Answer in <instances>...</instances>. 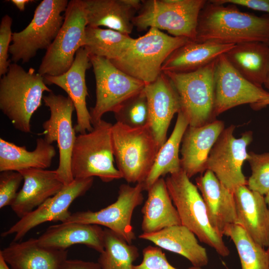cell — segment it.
Listing matches in <instances>:
<instances>
[{
    "label": "cell",
    "mask_w": 269,
    "mask_h": 269,
    "mask_svg": "<svg viewBox=\"0 0 269 269\" xmlns=\"http://www.w3.org/2000/svg\"><path fill=\"white\" fill-rule=\"evenodd\" d=\"M195 41L236 45L259 41L269 45V14L257 16L232 4L207 0L199 15Z\"/></svg>",
    "instance_id": "cell-1"
},
{
    "label": "cell",
    "mask_w": 269,
    "mask_h": 269,
    "mask_svg": "<svg viewBox=\"0 0 269 269\" xmlns=\"http://www.w3.org/2000/svg\"><path fill=\"white\" fill-rule=\"evenodd\" d=\"M45 91L52 92L44 77L34 68L26 71L17 63H11L0 79V110L15 129L31 133V117L41 105Z\"/></svg>",
    "instance_id": "cell-2"
},
{
    "label": "cell",
    "mask_w": 269,
    "mask_h": 269,
    "mask_svg": "<svg viewBox=\"0 0 269 269\" xmlns=\"http://www.w3.org/2000/svg\"><path fill=\"white\" fill-rule=\"evenodd\" d=\"M112 140L122 178L128 183H143L160 148L148 124L134 128L117 122L112 126Z\"/></svg>",
    "instance_id": "cell-3"
},
{
    "label": "cell",
    "mask_w": 269,
    "mask_h": 269,
    "mask_svg": "<svg viewBox=\"0 0 269 269\" xmlns=\"http://www.w3.org/2000/svg\"><path fill=\"white\" fill-rule=\"evenodd\" d=\"M190 41L151 27L144 35L134 38L121 57L111 62L126 74L147 85L154 81L161 73L162 66L168 57Z\"/></svg>",
    "instance_id": "cell-4"
},
{
    "label": "cell",
    "mask_w": 269,
    "mask_h": 269,
    "mask_svg": "<svg viewBox=\"0 0 269 269\" xmlns=\"http://www.w3.org/2000/svg\"><path fill=\"white\" fill-rule=\"evenodd\" d=\"M167 187L178 213L181 225L192 231L199 240L226 257L230 250L223 237L211 226L204 200L196 185L182 169L165 179Z\"/></svg>",
    "instance_id": "cell-5"
},
{
    "label": "cell",
    "mask_w": 269,
    "mask_h": 269,
    "mask_svg": "<svg viewBox=\"0 0 269 269\" xmlns=\"http://www.w3.org/2000/svg\"><path fill=\"white\" fill-rule=\"evenodd\" d=\"M113 125L103 120L92 131L76 136L71 157L74 178L98 177L104 182L122 178L114 164Z\"/></svg>",
    "instance_id": "cell-6"
},
{
    "label": "cell",
    "mask_w": 269,
    "mask_h": 269,
    "mask_svg": "<svg viewBox=\"0 0 269 269\" xmlns=\"http://www.w3.org/2000/svg\"><path fill=\"white\" fill-rule=\"evenodd\" d=\"M206 0H144L133 20L138 31L163 29L195 41L198 19Z\"/></svg>",
    "instance_id": "cell-7"
},
{
    "label": "cell",
    "mask_w": 269,
    "mask_h": 269,
    "mask_svg": "<svg viewBox=\"0 0 269 269\" xmlns=\"http://www.w3.org/2000/svg\"><path fill=\"white\" fill-rule=\"evenodd\" d=\"M68 3L67 0H43L40 2L27 26L12 33L9 53L13 63H27L38 50L49 48L63 25L64 14H62Z\"/></svg>",
    "instance_id": "cell-8"
},
{
    "label": "cell",
    "mask_w": 269,
    "mask_h": 269,
    "mask_svg": "<svg viewBox=\"0 0 269 269\" xmlns=\"http://www.w3.org/2000/svg\"><path fill=\"white\" fill-rule=\"evenodd\" d=\"M216 60L192 72H163L177 91L180 111L187 119L189 126H203L215 117L214 73Z\"/></svg>",
    "instance_id": "cell-9"
},
{
    "label": "cell",
    "mask_w": 269,
    "mask_h": 269,
    "mask_svg": "<svg viewBox=\"0 0 269 269\" xmlns=\"http://www.w3.org/2000/svg\"><path fill=\"white\" fill-rule=\"evenodd\" d=\"M96 85V101L90 114L92 126L99 123L104 114L116 113L129 99L141 92L145 84L126 74L110 60L90 56Z\"/></svg>",
    "instance_id": "cell-10"
},
{
    "label": "cell",
    "mask_w": 269,
    "mask_h": 269,
    "mask_svg": "<svg viewBox=\"0 0 269 269\" xmlns=\"http://www.w3.org/2000/svg\"><path fill=\"white\" fill-rule=\"evenodd\" d=\"M87 26L82 0L69 1L63 25L46 50L37 72L42 76H56L66 72L71 67L77 52L83 47Z\"/></svg>",
    "instance_id": "cell-11"
},
{
    "label": "cell",
    "mask_w": 269,
    "mask_h": 269,
    "mask_svg": "<svg viewBox=\"0 0 269 269\" xmlns=\"http://www.w3.org/2000/svg\"><path fill=\"white\" fill-rule=\"evenodd\" d=\"M43 101L50 112L49 118L42 124L44 138L49 143L56 141L59 153L58 168L55 170L59 179L66 185L74 179L71 171V157L76 138L72 116L75 110L69 97L52 92L44 96Z\"/></svg>",
    "instance_id": "cell-12"
},
{
    "label": "cell",
    "mask_w": 269,
    "mask_h": 269,
    "mask_svg": "<svg viewBox=\"0 0 269 269\" xmlns=\"http://www.w3.org/2000/svg\"><path fill=\"white\" fill-rule=\"evenodd\" d=\"M235 129L233 125L224 129L210 151L206 165V170L213 172L233 193L238 187L247 185L242 166L248 158L247 147L253 140L251 131L236 138L233 134Z\"/></svg>",
    "instance_id": "cell-13"
},
{
    "label": "cell",
    "mask_w": 269,
    "mask_h": 269,
    "mask_svg": "<svg viewBox=\"0 0 269 269\" xmlns=\"http://www.w3.org/2000/svg\"><path fill=\"white\" fill-rule=\"evenodd\" d=\"M142 183L134 186L122 184L119 189L117 200L97 211L90 210L71 213L63 223H81L95 224L106 227L122 237L129 244L135 239L132 225L133 212L143 200Z\"/></svg>",
    "instance_id": "cell-14"
},
{
    "label": "cell",
    "mask_w": 269,
    "mask_h": 269,
    "mask_svg": "<svg viewBox=\"0 0 269 269\" xmlns=\"http://www.w3.org/2000/svg\"><path fill=\"white\" fill-rule=\"evenodd\" d=\"M214 85L215 116L235 107L245 104L252 105L269 97V92L243 77L224 54L216 60Z\"/></svg>",
    "instance_id": "cell-15"
},
{
    "label": "cell",
    "mask_w": 269,
    "mask_h": 269,
    "mask_svg": "<svg viewBox=\"0 0 269 269\" xmlns=\"http://www.w3.org/2000/svg\"><path fill=\"white\" fill-rule=\"evenodd\" d=\"M93 177L75 178L65 185L57 194L49 198L41 205L23 217L9 229L1 234L5 237L14 234L13 242H17L29 231L48 221L64 222L71 213L68 209L77 198L84 195L93 183Z\"/></svg>",
    "instance_id": "cell-16"
},
{
    "label": "cell",
    "mask_w": 269,
    "mask_h": 269,
    "mask_svg": "<svg viewBox=\"0 0 269 269\" xmlns=\"http://www.w3.org/2000/svg\"><path fill=\"white\" fill-rule=\"evenodd\" d=\"M91 66L87 51L81 47L77 52L71 67L66 72L59 76H43L46 85L59 87L72 100L77 115V124L74 129L79 134L91 132L93 129L90 112L87 107L88 93L85 80L86 72Z\"/></svg>",
    "instance_id": "cell-17"
},
{
    "label": "cell",
    "mask_w": 269,
    "mask_h": 269,
    "mask_svg": "<svg viewBox=\"0 0 269 269\" xmlns=\"http://www.w3.org/2000/svg\"><path fill=\"white\" fill-rule=\"evenodd\" d=\"M144 92L148 108V125L160 148L166 141L171 121L181 110L177 91L163 72L153 82L145 85Z\"/></svg>",
    "instance_id": "cell-18"
},
{
    "label": "cell",
    "mask_w": 269,
    "mask_h": 269,
    "mask_svg": "<svg viewBox=\"0 0 269 269\" xmlns=\"http://www.w3.org/2000/svg\"><path fill=\"white\" fill-rule=\"evenodd\" d=\"M196 185L205 202L212 227L223 237L225 230L237 223L234 193L209 170L196 179Z\"/></svg>",
    "instance_id": "cell-19"
},
{
    "label": "cell",
    "mask_w": 269,
    "mask_h": 269,
    "mask_svg": "<svg viewBox=\"0 0 269 269\" xmlns=\"http://www.w3.org/2000/svg\"><path fill=\"white\" fill-rule=\"evenodd\" d=\"M224 129V122L219 120L188 126L182 140L180 163L189 178L206 170L210 151Z\"/></svg>",
    "instance_id": "cell-20"
},
{
    "label": "cell",
    "mask_w": 269,
    "mask_h": 269,
    "mask_svg": "<svg viewBox=\"0 0 269 269\" xmlns=\"http://www.w3.org/2000/svg\"><path fill=\"white\" fill-rule=\"evenodd\" d=\"M18 172L23 176V184L10 206L19 218L35 209L65 185L55 170L29 168Z\"/></svg>",
    "instance_id": "cell-21"
},
{
    "label": "cell",
    "mask_w": 269,
    "mask_h": 269,
    "mask_svg": "<svg viewBox=\"0 0 269 269\" xmlns=\"http://www.w3.org/2000/svg\"><path fill=\"white\" fill-rule=\"evenodd\" d=\"M237 223L257 243L269 245V209L265 196L250 190L247 185L234 192Z\"/></svg>",
    "instance_id": "cell-22"
},
{
    "label": "cell",
    "mask_w": 269,
    "mask_h": 269,
    "mask_svg": "<svg viewBox=\"0 0 269 269\" xmlns=\"http://www.w3.org/2000/svg\"><path fill=\"white\" fill-rule=\"evenodd\" d=\"M87 26H103L128 35L134 26L133 20L139 10V0H82Z\"/></svg>",
    "instance_id": "cell-23"
},
{
    "label": "cell",
    "mask_w": 269,
    "mask_h": 269,
    "mask_svg": "<svg viewBox=\"0 0 269 269\" xmlns=\"http://www.w3.org/2000/svg\"><path fill=\"white\" fill-rule=\"evenodd\" d=\"M67 250L40 245L35 238L13 242L0 251V256L12 269H62L67 260Z\"/></svg>",
    "instance_id": "cell-24"
},
{
    "label": "cell",
    "mask_w": 269,
    "mask_h": 269,
    "mask_svg": "<svg viewBox=\"0 0 269 269\" xmlns=\"http://www.w3.org/2000/svg\"><path fill=\"white\" fill-rule=\"evenodd\" d=\"M44 247L66 250L75 244H83L101 253L104 250V230L98 225L61 223L49 226L38 238Z\"/></svg>",
    "instance_id": "cell-25"
},
{
    "label": "cell",
    "mask_w": 269,
    "mask_h": 269,
    "mask_svg": "<svg viewBox=\"0 0 269 269\" xmlns=\"http://www.w3.org/2000/svg\"><path fill=\"white\" fill-rule=\"evenodd\" d=\"M138 237L152 242L161 249L184 257L194 267L202 268L208 264L206 249L199 244L195 235L181 224L153 233H142Z\"/></svg>",
    "instance_id": "cell-26"
},
{
    "label": "cell",
    "mask_w": 269,
    "mask_h": 269,
    "mask_svg": "<svg viewBox=\"0 0 269 269\" xmlns=\"http://www.w3.org/2000/svg\"><path fill=\"white\" fill-rule=\"evenodd\" d=\"M235 45L190 41L168 57L162 66L161 71L176 73L196 71L215 61Z\"/></svg>",
    "instance_id": "cell-27"
},
{
    "label": "cell",
    "mask_w": 269,
    "mask_h": 269,
    "mask_svg": "<svg viewBox=\"0 0 269 269\" xmlns=\"http://www.w3.org/2000/svg\"><path fill=\"white\" fill-rule=\"evenodd\" d=\"M147 191V198L141 208L142 233H153L181 224L163 177L155 181Z\"/></svg>",
    "instance_id": "cell-28"
},
{
    "label": "cell",
    "mask_w": 269,
    "mask_h": 269,
    "mask_svg": "<svg viewBox=\"0 0 269 269\" xmlns=\"http://www.w3.org/2000/svg\"><path fill=\"white\" fill-rule=\"evenodd\" d=\"M56 154L54 147L44 138L36 139V147L33 151H28L25 146L17 145L0 138V171L46 169L50 166Z\"/></svg>",
    "instance_id": "cell-29"
},
{
    "label": "cell",
    "mask_w": 269,
    "mask_h": 269,
    "mask_svg": "<svg viewBox=\"0 0 269 269\" xmlns=\"http://www.w3.org/2000/svg\"><path fill=\"white\" fill-rule=\"evenodd\" d=\"M224 54L243 77L263 88L269 64V45L259 41L242 43Z\"/></svg>",
    "instance_id": "cell-30"
},
{
    "label": "cell",
    "mask_w": 269,
    "mask_h": 269,
    "mask_svg": "<svg viewBox=\"0 0 269 269\" xmlns=\"http://www.w3.org/2000/svg\"><path fill=\"white\" fill-rule=\"evenodd\" d=\"M188 126L187 119L180 111L170 137L159 149L152 169L142 183L144 190L147 191L155 181L166 174H172L181 169L179 150Z\"/></svg>",
    "instance_id": "cell-31"
},
{
    "label": "cell",
    "mask_w": 269,
    "mask_h": 269,
    "mask_svg": "<svg viewBox=\"0 0 269 269\" xmlns=\"http://www.w3.org/2000/svg\"><path fill=\"white\" fill-rule=\"evenodd\" d=\"M134 38L111 29L87 26L83 47L89 56L106 58L110 61L121 57Z\"/></svg>",
    "instance_id": "cell-32"
},
{
    "label": "cell",
    "mask_w": 269,
    "mask_h": 269,
    "mask_svg": "<svg viewBox=\"0 0 269 269\" xmlns=\"http://www.w3.org/2000/svg\"><path fill=\"white\" fill-rule=\"evenodd\" d=\"M104 230V250L98 260L101 269H132L139 256L138 248L112 230Z\"/></svg>",
    "instance_id": "cell-33"
},
{
    "label": "cell",
    "mask_w": 269,
    "mask_h": 269,
    "mask_svg": "<svg viewBox=\"0 0 269 269\" xmlns=\"http://www.w3.org/2000/svg\"><path fill=\"white\" fill-rule=\"evenodd\" d=\"M224 236L230 238L237 249L242 269H269V252L255 241L239 225L230 226Z\"/></svg>",
    "instance_id": "cell-34"
},
{
    "label": "cell",
    "mask_w": 269,
    "mask_h": 269,
    "mask_svg": "<svg viewBox=\"0 0 269 269\" xmlns=\"http://www.w3.org/2000/svg\"><path fill=\"white\" fill-rule=\"evenodd\" d=\"M114 114L117 122L131 127L148 124V108L144 90L127 101Z\"/></svg>",
    "instance_id": "cell-35"
},
{
    "label": "cell",
    "mask_w": 269,
    "mask_h": 269,
    "mask_svg": "<svg viewBox=\"0 0 269 269\" xmlns=\"http://www.w3.org/2000/svg\"><path fill=\"white\" fill-rule=\"evenodd\" d=\"M252 170L247 180L248 187L265 196L269 191V152H249L247 159Z\"/></svg>",
    "instance_id": "cell-36"
},
{
    "label": "cell",
    "mask_w": 269,
    "mask_h": 269,
    "mask_svg": "<svg viewBox=\"0 0 269 269\" xmlns=\"http://www.w3.org/2000/svg\"><path fill=\"white\" fill-rule=\"evenodd\" d=\"M22 180L23 176L18 171L7 170L0 172V209L11 205L17 196L18 189Z\"/></svg>",
    "instance_id": "cell-37"
},
{
    "label": "cell",
    "mask_w": 269,
    "mask_h": 269,
    "mask_svg": "<svg viewBox=\"0 0 269 269\" xmlns=\"http://www.w3.org/2000/svg\"><path fill=\"white\" fill-rule=\"evenodd\" d=\"M132 269H178L168 261L165 254L158 247L148 246L142 250V260L138 265H133ZM187 269H203L192 266Z\"/></svg>",
    "instance_id": "cell-38"
},
{
    "label": "cell",
    "mask_w": 269,
    "mask_h": 269,
    "mask_svg": "<svg viewBox=\"0 0 269 269\" xmlns=\"http://www.w3.org/2000/svg\"><path fill=\"white\" fill-rule=\"evenodd\" d=\"M12 18L8 14L4 15L0 24V76L6 73L9 65L8 60L10 42L12 41Z\"/></svg>",
    "instance_id": "cell-39"
},
{
    "label": "cell",
    "mask_w": 269,
    "mask_h": 269,
    "mask_svg": "<svg viewBox=\"0 0 269 269\" xmlns=\"http://www.w3.org/2000/svg\"><path fill=\"white\" fill-rule=\"evenodd\" d=\"M219 4H232L269 14V0H212Z\"/></svg>",
    "instance_id": "cell-40"
},
{
    "label": "cell",
    "mask_w": 269,
    "mask_h": 269,
    "mask_svg": "<svg viewBox=\"0 0 269 269\" xmlns=\"http://www.w3.org/2000/svg\"><path fill=\"white\" fill-rule=\"evenodd\" d=\"M62 269H101L98 263L79 260H67Z\"/></svg>",
    "instance_id": "cell-41"
},
{
    "label": "cell",
    "mask_w": 269,
    "mask_h": 269,
    "mask_svg": "<svg viewBox=\"0 0 269 269\" xmlns=\"http://www.w3.org/2000/svg\"><path fill=\"white\" fill-rule=\"evenodd\" d=\"M33 1V0H11V2L13 4H14L16 7L20 11H23L25 9V5Z\"/></svg>",
    "instance_id": "cell-42"
},
{
    "label": "cell",
    "mask_w": 269,
    "mask_h": 269,
    "mask_svg": "<svg viewBox=\"0 0 269 269\" xmlns=\"http://www.w3.org/2000/svg\"><path fill=\"white\" fill-rule=\"evenodd\" d=\"M268 105H269V97L251 106L254 109L259 110Z\"/></svg>",
    "instance_id": "cell-43"
},
{
    "label": "cell",
    "mask_w": 269,
    "mask_h": 269,
    "mask_svg": "<svg viewBox=\"0 0 269 269\" xmlns=\"http://www.w3.org/2000/svg\"><path fill=\"white\" fill-rule=\"evenodd\" d=\"M263 85L269 90V64Z\"/></svg>",
    "instance_id": "cell-44"
},
{
    "label": "cell",
    "mask_w": 269,
    "mask_h": 269,
    "mask_svg": "<svg viewBox=\"0 0 269 269\" xmlns=\"http://www.w3.org/2000/svg\"><path fill=\"white\" fill-rule=\"evenodd\" d=\"M0 269H10L1 256H0Z\"/></svg>",
    "instance_id": "cell-45"
},
{
    "label": "cell",
    "mask_w": 269,
    "mask_h": 269,
    "mask_svg": "<svg viewBox=\"0 0 269 269\" xmlns=\"http://www.w3.org/2000/svg\"><path fill=\"white\" fill-rule=\"evenodd\" d=\"M265 201L269 209V191L265 196Z\"/></svg>",
    "instance_id": "cell-46"
},
{
    "label": "cell",
    "mask_w": 269,
    "mask_h": 269,
    "mask_svg": "<svg viewBox=\"0 0 269 269\" xmlns=\"http://www.w3.org/2000/svg\"><path fill=\"white\" fill-rule=\"evenodd\" d=\"M268 251L269 252V246H268Z\"/></svg>",
    "instance_id": "cell-47"
}]
</instances>
